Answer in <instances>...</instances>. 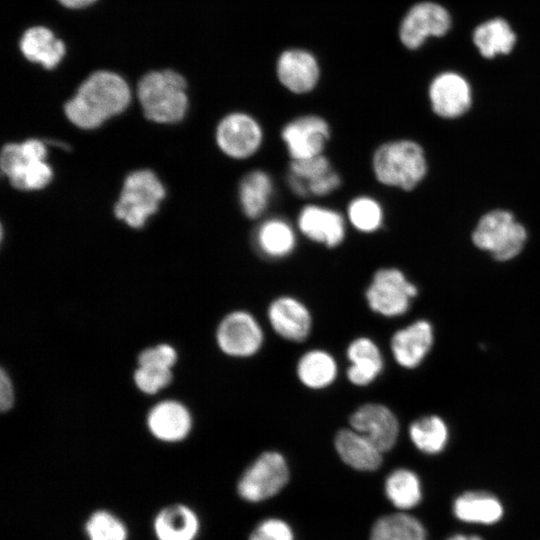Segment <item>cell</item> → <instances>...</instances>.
<instances>
[{"instance_id": "6da1fadb", "label": "cell", "mask_w": 540, "mask_h": 540, "mask_svg": "<svg viewBox=\"0 0 540 540\" xmlns=\"http://www.w3.org/2000/svg\"><path fill=\"white\" fill-rule=\"evenodd\" d=\"M131 99V88L121 74L98 69L83 79L74 95L64 104V113L75 126L93 129L122 113Z\"/></svg>"}, {"instance_id": "7a4b0ae2", "label": "cell", "mask_w": 540, "mask_h": 540, "mask_svg": "<svg viewBox=\"0 0 540 540\" xmlns=\"http://www.w3.org/2000/svg\"><path fill=\"white\" fill-rule=\"evenodd\" d=\"M187 88V81L180 72L163 68L143 74L136 93L147 119L171 124L182 120L188 110Z\"/></svg>"}, {"instance_id": "3957f363", "label": "cell", "mask_w": 540, "mask_h": 540, "mask_svg": "<svg viewBox=\"0 0 540 540\" xmlns=\"http://www.w3.org/2000/svg\"><path fill=\"white\" fill-rule=\"evenodd\" d=\"M372 170L382 185L411 191L425 179L428 161L418 142L396 139L377 147L372 156Z\"/></svg>"}, {"instance_id": "277c9868", "label": "cell", "mask_w": 540, "mask_h": 540, "mask_svg": "<svg viewBox=\"0 0 540 540\" xmlns=\"http://www.w3.org/2000/svg\"><path fill=\"white\" fill-rule=\"evenodd\" d=\"M474 247L497 262H507L518 257L528 241L527 228L514 213L504 208L484 212L471 231Z\"/></svg>"}, {"instance_id": "5b68a950", "label": "cell", "mask_w": 540, "mask_h": 540, "mask_svg": "<svg viewBox=\"0 0 540 540\" xmlns=\"http://www.w3.org/2000/svg\"><path fill=\"white\" fill-rule=\"evenodd\" d=\"M46 157V146L38 139H29L20 144L9 143L2 148L0 167L16 189L40 190L53 178Z\"/></svg>"}, {"instance_id": "8992f818", "label": "cell", "mask_w": 540, "mask_h": 540, "mask_svg": "<svg viewBox=\"0 0 540 540\" xmlns=\"http://www.w3.org/2000/svg\"><path fill=\"white\" fill-rule=\"evenodd\" d=\"M165 189L157 176L147 169L130 173L114 206V214L132 228L144 226L159 208Z\"/></svg>"}, {"instance_id": "52a82bcc", "label": "cell", "mask_w": 540, "mask_h": 540, "mask_svg": "<svg viewBox=\"0 0 540 540\" xmlns=\"http://www.w3.org/2000/svg\"><path fill=\"white\" fill-rule=\"evenodd\" d=\"M417 294L416 285L410 282L400 269L386 267L374 273L365 297L374 312L395 317L409 309L411 300Z\"/></svg>"}, {"instance_id": "ba28073f", "label": "cell", "mask_w": 540, "mask_h": 540, "mask_svg": "<svg viewBox=\"0 0 540 540\" xmlns=\"http://www.w3.org/2000/svg\"><path fill=\"white\" fill-rule=\"evenodd\" d=\"M289 469L283 455L262 453L241 475L237 490L241 498L260 502L275 496L287 484Z\"/></svg>"}, {"instance_id": "9c48e42d", "label": "cell", "mask_w": 540, "mask_h": 540, "mask_svg": "<svg viewBox=\"0 0 540 540\" xmlns=\"http://www.w3.org/2000/svg\"><path fill=\"white\" fill-rule=\"evenodd\" d=\"M264 133L260 123L245 112H231L224 116L216 128V143L228 157L243 160L255 155L261 148Z\"/></svg>"}, {"instance_id": "30bf717a", "label": "cell", "mask_w": 540, "mask_h": 540, "mask_svg": "<svg viewBox=\"0 0 540 540\" xmlns=\"http://www.w3.org/2000/svg\"><path fill=\"white\" fill-rule=\"evenodd\" d=\"M330 136L328 122L313 114L296 117L281 130V139L291 160H302L323 154Z\"/></svg>"}, {"instance_id": "8fae6325", "label": "cell", "mask_w": 540, "mask_h": 540, "mask_svg": "<svg viewBox=\"0 0 540 540\" xmlns=\"http://www.w3.org/2000/svg\"><path fill=\"white\" fill-rule=\"evenodd\" d=\"M216 341L220 350L229 356L249 357L262 346L263 331L250 313L234 311L219 323Z\"/></svg>"}, {"instance_id": "7c38bea8", "label": "cell", "mask_w": 540, "mask_h": 540, "mask_svg": "<svg viewBox=\"0 0 540 540\" xmlns=\"http://www.w3.org/2000/svg\"><path fill=\"white\" fill-rule=\"evenodd\" d=\"M450 27V16L440 5L423 2L414 5L403 18L399 35L410 49L420 47L429 36H441Z\"/></svg>"}, {"instance_id": "4fadbf2b", "label": "cell", "mask_w": 540, "mask_h": 540, "mask_svg": "<svg viewBox=\"0 0 540 540\" xmlns=\"http://www.w3.org/2000/svg\"><path fill=\"white\" fill-rule=\"evenodd\" d=\"M352 429L364 435L383 453L395 445L399 435V422L385 405L366 403L350 416Z\"/></svg>"}, {"instance_id": "5bb4252c", "label": "cell", "mask_w": 540, "mask_h": 540, "mask_svg": "<svg viewBox=\"0 0 540 540\" xmlns=\"http://www.w3.org/2000/svg\"><path fill=\"white\" fill-rule=\"evenodd\" d=\"M18 49L26 61L45 70L56 69L67 54L65 41L42 24L29 26L21 33Z\"/></svg>"}, {"instance_id": "9a60e30c", "label": "cell", "mask_w": 540, "mask_h": 540, "mask_svg": "<svg viewBox=\"0 0 540 540\" xmlns=\"http://www.w3.org/2000/svg\"><path fill=\"white\" fill-rule=\"evenodd\" d=\"M298 230L309 240L329 248L339 246L345 239L346 221L335 209L309 204L297 217Z\"/></svg>"}, {"instance_id": "2e32d148", "label": "cell", "mask_w": 540, "mask_h": 540, "mask_svg": "<svg viewBox=\"0 0 540 540\" xmlns=\"http://www.w3.org/2000/svg\"><path fill=\"white\" fill-rule=\"evenodd\" d=\"M429 99L432 111L438 117L456 119L471 107V88L462 76L452 72L442 73L431 82Z\"/></svg>"}, {"instance_id": "e0dca14e", "label": "cell", "mask_w": 540, "mask_h": 540, "mask_svg": "<svg viewBox=\"0 0 540 540\" xmlns=\"http://www.w3.org/2000/svg\"><path fill=\"white\" fill-rule=\"evenodd\" d=\"M279 82L294 94L311 92L320 79V66L309 51L292 48L283 51L276 62Z\"/></svg>"}, {"instance_id": "ac0fdd59", "label": "cell", "mask_w": 540, "mask_h": 540, "mask_svg": "<svg viewBox=\"0 0 540 540\" xmlns=\"http://www.w3.org/2000/svg\"><path fill=\"white\" fill-rule=\"evenodd\" d=\"M146 424L156 439L175 443L184 440L192 429V415L180 401L167 399L155 404L148 412Z\"/></svg>"}, {"instance_id": "d6986e66", "label": "cell", "mask_w": 540, "mask_h": 540, "mask_svg": "<svg viewBox=\"0 0 540 540\" xmlns=\"http://www.w3.org/2000/svg\"><path fill=\"white\" fill-rule=\"evenodd\" d=\"M268 319L275 332L289 341H304L311 331L309 310L291 296H280L273 300L268 308Z\"/></svg>"}, {"instance_id": "ffe728a7", "label": "cell", "mask_w": 540, "mask_h": 540, "mask_svg": "<svg viewBox=\"0 0 540 540\" xmlns=\"http://www.w3.org/2000/svg\"><path fill=\"white\" fill-rule=\"evenodd\" d=\"M433 339V328L426 320L415 321L398 330L391 338L396 362L408 369L417 367L430 351Z\"/></svg>"}, {"instance_id": "44dd1931", "label": "cell", "mask_w": 540, "mask_h": 540, "mask_svg": "<svg viewBox=\"0 0 540 540\" xmlns=\"http://www.w3.org/2000/svg\"><path fill=\"white\" fill-rule=\"evenodd\" d=\"M334 444L342 461L356 470L374 471L381 466L383 452L352 428L338 431Z\"/></svg>"}, {"instance_id": "7402d4cb", "label": "cell", "mask_w": 540, "mask_h": 540, "mask_svg": "<svg viewBox=\"0 0 540 540\" xmlns=\"http://www.w3.org/2000/svg\"><path fill=\"white\" fill-rule=\"evenodd\" d=\"M254 242L261 255L270 259H281L295 250L296 231L281 217L268 218L256 228Z\"/></svg>"}, {"instance_id": "603a6c76", "label": "cell", "mask_w": 540, "mask_h": 540, "mask_svg": "<svg viewBox=\"0 0 540 540\" xmlns=\"http://www.w3.org/2000/svg\"><path fill=\"white\" fill-rule=\"evenodd\" d=\"M347 358L351 363L347 377L357 386L370 384L383 368V358L378 346L367 337H359L349 344Z\"/></svg>"}, {"instance_id": "cb8c5ba5", "label": "cell", "mask_w": 540, "mask_h": 540, "mask_svg": "<svg viewBox=\"0 0 540 540\" xmlns=\"http://www.w3.org/2000/svg\"><path fill=\"white\" fill-rule=\"evenodd\" d=\"M274 193L271 176L262 169L245 174L238 187V199L244 215L249 219L261 217L268 209Z\"/></svg>"}, {"instance_id": "d4e9b609", "label": "cell", "mask_w": 540, "mask_h": 540, "mask_svg": "<svg viewBox=\"0 0 540 540\" xmlns=\"http://www.w3.org/2000/svg\"><path fill=\"white\" fill-rule=\"evenodd\" d=\"M153 526L158 540H194L200 524L192 509L183 504H173L157 514Z\"/></svg>"}, {"instance_id": "484cf974", "label": "cell", "mask_w": 540, "mask_h": 540, "mask_svg": "<svg viewBox=\"0 0 540 540\" xmlns=\"http://www.w3.org/2000/svg\"><path fill=\"white\" fill-rule=\"evenodd\" d=\"M453 512L464 522L487 525L497 522L502 517L503 507L491 494L470 491L455 500Z\"/></svg>"}, {"instance_id": "4316f807", "label": "cell", "mask_w": 540, "mask_h": 540, "mask_svg": "<svg viewBox=\"0 0 540 540\" xmlns=\"http://www.w3.org/2000/svg\"><path fill=\"white\" fill-rule=\"evenodd\" d=\"M300 381L311 389H321L330 385L337 376L334 358L323 350L305 353L297 364Z\"/></svg>"}, {"instance_id": "83f0119b", "label": "cell", "mask_w": 540, "mask_h": 540, "mask_svg": "<svg viewBox=\"0 0 540 540\" xmlns=\"http://www.w3.org/2000/svg\"><path fill=\"white\" fill-rule=\"evenodd\" d=\"M370 540H427L423 525L406 513L385 515L374 523Z\"/></svg>"}, {"instance_id": "f1b7e54d", "label": "cell", "mask_w": 540, "mask_h": 540, "mask_svg": "<svg viewBox=\"0 0 540 540\" xmlns=\"http://www.w3.org/2000/svg\"><path fill=\"white\" fill-rule=\"evenodd\" d=\"M331 170H333L331 163L324 154L302 160H291L287 184L297 196L308 197L310 188Z\"/></svg>"}, {"instance_id": "f546056e", "label": "cell", "mask_w": 540, "mask_h": 540, "mask_svg": "<svg viewBox=\"0 0 540 540\" xmlns=\"http://www.w3.org/2000/svg\"><path fill=\"white\" fill-rule=\"evenodd\" d=\"M473 40L484 57L509 53L515 43V34L508 23L494 19L479 25L474 31Z\"/></svg>"}, {"instance_id": "4dcf8cb0", "label": "cell", "mask_w": 540, "mask_h": 540, "mask_svg": "<svg viewBox=\"0 0 540 540\" xmlns=\"http://www.w3.org/2000/svg\"><path fill=\"white\" fill-rule=\"evenodd\" d=\"M409 436L415 447L426 454H438L447 445L449 430L444 420L429 415L415 420L409 427Z\"/></svg>"}, {"instance_id": "1f68e13d", "label": "cell", "mask_w": 540, "mask_h": 540, "mask_svg": "<svg viewBox=\"0 0 540 540\" xmlns=\"http://www.w3.org/2000/svg\"><path fill=\"white\" fill-rule=\"evenodd\" d=\"M385 493L396 508L411 509L420 502L422 497L420 480L411 470L396 469L386 478Z\"/></svg>"}, {"instance_id": "d6a6232c", "label": "cell", "mask_w": 540, "mask_h": 540, "mask_svg": "<svg viewBox=\"0 0 540 540\" xmlns=\"http://www.w3.org/2000/svg\"><path fill=\"white\" fill-rule=\"evenodd\" d=\"M349 223L359 232H376L383 224L384 211L373 197L361 195L353 198L347 206Z\"/></svg>"}, {"instance_id": "836d02e7", "label": "cell", "mask_w": 540, "mask_h": 540, "mask_svg": "<svg viewBox=\"0 0 540 540\" xmlns=\"http://www.w3.org/2000/svg\"><path fill=\"white\" fill-rule=\"evenodd\" d=\"M89 540H127L128 532L124 523L106 510L91 514L85 524Z\"/></svg>"}, {"instance_id": "e575fe53", "label": "cell", "mask_w": 540, "mask_h": 540, "mask_svg": "<svg viewBox=\"0 0 540 540\" xmlns=\"http://www.w3.org/2000/svg\"><path fill=\"white\" fill-rule=\"evenodd\" d=\"M171 370L155 366H137L133 374L134 384L144 394H156L171 383L173 378Z\"/></svg>"}, {"instance_id": "d590c367", "label": "cell", "mask_w": 540, "mask_h": 540, "mask_svg": "<svg viewBox=\"0 0 540 540\" xmlns=\"http://www.w3.org/2000/svg\"><path fill=\"white\" fill-rule=\"evenodd\" d=\"M177 359L176 349L170 344L161 343L142 350L137 357V363L138 366H155L172 369Z\"/></svg>"}, {"instance_id": "8d00e7d4", "label": "cell", "mask_w": 540, "mask_h": 540, "mask_svg": "<svg viewBox=\"0 0 540 540\" xmlns=\"http://www.w3.org/2000/svg\"><path fill=\"white\" fill-rule=\"evenodd\" d=\"M249 540H294L291 527L281 519L261 521L250 534Z\"/></svg>"}, {"instance_id": "74e56055", "label": "cell", "mask_w": 540, "mask_h": 540, "mask_svg": "<svg viewBox=\"0 0 540 540\" xmlns=\"http://www.w3.org/2000/svg\"><path fill=\"white\" fill-rule=\"evenodd\" d=\"M15 402L13 382L9 373L2 367L0 372V409L2 412L9 411Z\"/></svg>"}, {"instance_id": "f35d334b", "label": "cell", "mask_w": 540, "mask_h": 540, "mask_svg": "<svg viewBox=\"0 0 540 540\" xmlns=\"http://www.w3.org/2000/svg\"><path fill=\"white\" fill-rule=\"evenodd\" d=\"M60 6L69 10H83L93 6L98 0H55Z\"/></svg>"}, {"instance_id": "ab89813d", "label": "cell", "mask_w": 540, "mask_h": 540, "mask_svg": "<svg viewBox=\"0 0 540 540\" xmlns=\"http://www.w3.org/2000/svg\"><path fill=\"white\" fill-rule=\"evenodd\" d=\"M446 540H482L476 535H464V534H455Z\"/></svg>"}]
</instances>
